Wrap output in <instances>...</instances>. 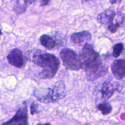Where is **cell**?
Segmentation results:
<instances>
[{
    "mask_svg": "<svg viewBox=\"0 0 125 125\" xmlns=\"http://www.w3.org/2000/svg\"><path fill=\"white\" fill-rule=\"evenodd\" d=\"M110 2L112 4H117V3H119L122 1V0H109Z\"/></svg>",
    "mask_w": 125,
    "mask_h": 125,
    "instance_id": "ac0fdd59",
    "label": "cell"
},
{
    "mask_svg": "<svg viewBox=\"0 0 125 125\" xmlns=\"http://www.w3.org/2000/svg\"><path fill=\"white\" fill-rule=\"evenodd\" d=\"M67 94L66 86L64 82L59 81L56 82L52 88L47 89L46 92H43V94H37L36 98L40 102L44 103H55L63 99Z\"/></svg>",
    "mask_w": 125,
    "mask_h": 125,
    "instance_id": "3957f363",
    "label": "cell"
},
{
    "mask_svg": "<svg viewBox=\"0 0 125 125\" xmlns=\"http://www.w3.org/2000/svg\"><path fill=\"white\" fill-rule=\"evenodd\" d=\"M36 0H17L13 7V10L17 14H22L25 12L28 6Z\"/></svg>",
    "mask_w": 125,
    "mask_h": 125,
    "instance_id": "8fae6325",
    "label": "cell"
},
{
    "mask_svg": "<svg viewBox=\"0 0 125 125\" xmlns=\"http://www.w3.org/2000/svg\"><path fill=\"white\" fill-rule=\"evenodd\" d=\"M116 13L112 9H107L100 13L96 17V20L102 24H110L113 23Z\"/></svg>",
    "mask_w": 125,
    "mask_h": 125,
    "instance_id": "30bf717a",
    "label": "cell"
},
{
    "mask_svg": "<svg viewBox=\"0 0 125 125\" xmlns=\"http://www.w3.org/2000/svg\"><path fill=\"white\" fill-rule=\"evenodd\" d=\"M50 0H40V4L41 6H45L46 5L48 4L49 2H50Z\"/></svg>",
    "mask_w": 125,
    "mask_h": 125,
    "instance_id": "e0dca14e",
    "label": "cell"
},
{
    "mask_svg": "<svg viewBox=\"0 0 125 125\" xmlns=\"http://www.w3.org/2000/svg\"><path fill=\"white\" fill-rule=\"evenodd\" d=\"M37 125H51L49 123H45V124H38Z\"/></svg>",
    "mask_w": 125,
    "mask_h": 125,
    "instance_id": "d6986e66",
    "label": "cell"
},
{
    "mask_svg": "<svg viewBox=\"0 0 125 125\" xmlns=\"http://www.w3.org/2000/svg\"><path fill=\"white\" fill-rule=\"evenodd\" d=\"M122 23L120 22H117L116 23H111V24L108 25V30L111 32V33H115L117 31V29L119 28L120 25L122 24Z\"/></svg>",
    "mask_w": 125,
    "mask_h": 125,
    "instance_id": "9a60e30c",
    "label": "cell"
},
{
    "mask_svg": "<svg viewBox=\"0 0 125 125\" xmlns=\"http://www.w3.org/2000/svg\"><path fill=\"white\" fill-rule=\"evenodd\" d=\"M92 39V34L87 31L74 32L71 35V40L75 45H81L85 44Z\"/></svg>",
    "mask_w": 125,
    "mask_h": 125,
    "instance_id": "9c48e42d",
    "label": "cell"
},
{
    "mask_svg": "<svg viewBox=\"0 0 125 125\" xmlns=\"http://www.w3.org/2000/svg\"><path fill=\"white\" fill-rule=\"evenodd\" d=\"M60 56L64 67L67 70L79 71L81 69V63L79 56L70 48H63L60 52Z\"/></svg>",
    "mask_w": 125,
    "mask_h": 125,
    "instance_id": "277c9868",
    "label": "cell"
},
{
    "mask_svg": "<svg viewBox=\"0 0 125 125\" xmlns=\"http://www.w3.org/2000/svg\"><path fill=\"white\" fill-rule=\"evenodd\" d=\"M1 35H2V32H1V29H0V36H1Z\"/></svg>",
    "mask_w": 125,
    "mask_h": 125,
    "instance_id": "ffe728a7",
    "label": "cell"
},
{
    "mask_svg": "<svg viewBox=\"0 0 125 125\" xmlns=\"http://www.w3.org/2000/svg\"><path fill=\"white\" fill-rule=\"evenodd\" d=\"M8 62L15 67L21 68L25 66L27 59L21 50L14 48L10 51L7 56Z\"/></svg>",
    "mask_w": 125,
    "mask_h": 125,
    "instance_id": "8992f818",
    "label": "cell"
},
{
    "mask_svg": "<svg viewBox=\"0 0 125 125\" xmlns=\"http://www.w3.org/2000/svg\"><path fill=\"white\" fill-rule=\"evenodd\" d=\"M123 50H124V46H123V43H118L116 44L113 47V53H112L113 57L115 58H117L119 57L123 51Z\"/></svg>",
    "mask_w": 125,
    "mask_h": 125,
    "instance_id": "5bb4252c",
    "label": "cell"
},
{
    "mask_svg": "<svg viewBox=\"0 0 125 125\" xmlns=\"http://www.w3.org/2000/svg\"><path fill=\"white\" fill-rule=\"evenodd\" d=\"M37 105L34 103H32L31 105V114L32 115H34L35 113H37Z\"/></svg>",
    "mask_w": 125,
    "mask_h": 125,
    "instance_id": "2e32d148",
    "label": "cell"
},
{
    "mask_svg": "<svg viewBox=\"0 0 125 125\" xmlns=\"http://www.w3.org/2000/svg\"><path fill=\"white\" fill-rule=\"evenodd\" d=\"M32 61L42 68V70L39 73V78L42 79H49L54 78L61 66V62L58 57L52 54L39 50L33 52Z\"/></svg>",
    "mask_w": 125,
    "mask_h": 125,
    "instance_id": "7a4b0ae2",
    "label": "cell"
},
{
    "mask_svg": "<svg viewBox=\"0 0 125 125\" xmlns=\"http://www.w3.org/2000/svg\"><path fill=\"white\" fill-rule=\"evenodd\" d=\"M85 1H89V0H85Z\"/></svg>",
    "mask_w": 125,
    "mask_h": 125,
    "instance_id": "44dd1931",
    "label": "cell"
},
{
    "mask_svg": "<svg viewBox=\"0 0 125 125\" xmlns=\"http://www.w3.org/2000/svg\"><path fill=\"white\" fill-rule=\"evenodd\" d=\"M114 76L118 80H122L125 76V62L124 59H118L114 61L111 67Z\"/></svg>",
    "mask_w": 125,
    "mask_h": 125,
    "instance_id": "ba28073f",
    "label": "cell"
},
{
    "mask_svg": "<svg viewBox=\"0 0 125 125\" xmlns=\"http://www.w3.org/2000/svg\"><path fill=\"white\" fill-rule=\"evenodd\" d=\"M2 125H28V107L26 103L10 120L4 122Z\"/></svg>",
    "mask_w": 125,
    "mask_h": 125,
    "instance_id": "5b68a950",
    "label": "cell"
},
{
    "mask_svg": "<svg viewBox=\"0 0 125 125\" xmlns=\"http://www.w3.org/2000/svg\"><path fill=\"white\" fill-rule=\"evenodd\" d=\"M97 107L99 111H101L103 115L110 114L112 111V107L111 105L107 102L100 103V104L98 105Z\"/></svg>",
    "mask_w": 125,
    "mask_h": 125,
    "instance_id": "4fadbf2b",
    "label": "cell"
},
{
    "mask_svg": "<svg viewBox=\"0 0 125 125\" xmlns=\"http://www.w3.org/2000/svg\"><path fill=\"white\" fill-rule=\"evenodd\" d=\"M40 42L47 50H52L56 46V40L48 35H43L40 38Z\"/></svg>",
    "mask_w": 125,
    "mask_h": 125,
    "instance_id": "7c38bea8",
    "label": "cell"
},
{
    "mask_svg": "<svg viewBox=\"0 0 125 125\" xmlns=\"http://www.w3.org/2000/svg\"><path fill=\"white\" fill-rule=\"evenodd\" d=\"M81 69L85 72L88 81H94L104 75L107 72V67L103 64L100 56L92 45L84 44L79 54Z\"/></svg>",
    "mask_w": 125,
    "mask_h": 125,
    "instance_id": "6da1fadb",
    "label": "cell"
},
{
    "mask_svg": "<svg viewBox=\"0 0 125 125\" xmlns=\"http://www.w3.org/2000/svg\"><path fill=\"white\" fill-rule=\"evenodd\" d=\"M120 88V84L118 83H112L110 81L104 82L103 84L101 90L102 98L105 100H109L113 96L115 91L121 92Z\"/></svg>",
    "mask_w": 125,
    "mask_h": 125,
    "instance_id": "52a82bcc",
    "label": "cell"
}]
</instances>
